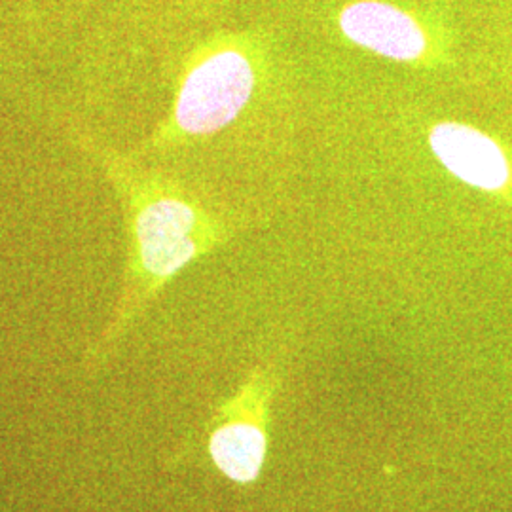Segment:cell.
<instances>
[{
	"instance_id": "3",
	"label": "cell",
	"mask_w": 512,
	"mask_h": 512,
	"mask_svg": "<svg viewBox=\"0 0 512 512\" xmlns=\"http://www.w3.org/2000/svg\"><path fill=\"white\" fill-rule=\"evenodd\" d=\"M279 385V366L256 365L213 416L207 454L220 475L234 484L251 486L262 475L268 456L272 403Z\"/></svg>"
},
{
	"instance_id": "2",
	"label": "cell",
	"mask_w": 512,
	"mask_h": 512,
	"mask_svg": "<svg viewBox=\"0 0 512 512\" xmlns=\"http://www.w3.org/2000/svg\"><path fill=\"white\" fill-rule=\"evenodd\" d=\"M266 73L262 55L245 38H213L184 61L173 103L147 148L169 152L232 126L253 101Z\"/></svg>"
},
{
	"instance_id": "5",
	"label": "cell",
	"mask_w": 512,
	"mask_h": 512,
	"mask_svg": "<svg viewBox=\"0 0 512 512\" xmlns=\"http://www.w3.org/2000/svg\"><path fill=\"white\" fill-rule=\"evenodd\" d=\"M338 27L351 44L395 63L433 67L439 54L427 29L403 8L384 0H355L338 16Z\"/></svg>"
},
{
	"instance_id": "1",
	"label": "cell",
	"mask_w": 512,
	"mask_h": 512,
	"mask_svg": "<svg viewBox=\"0 0 512 512\" xmlns=\"http://www.w3.org/2000/svg\"><path fill=\"white\" fill-rule=\"evenodd\" d=\"M74 135L107 177L128 228L122 291L109 323L86 355L88 370H97L165 287L190 264L226 245L234 226L179 181L145 169L88 133Z\"/></svg>"
},
{
	"instance_id": "4",
	"label": "cell",
	"mask_w": 512,
	"mask_h": 512,
	"mask_svg": "<svg viewBox=\"0 0 512 512\" xmlns=\"http://www.w3.org/2000/svg\"><path fill=\"white\" fill-rule=\"evenodd\" d=\"M427 143L454 179L512 203V152L482 129L442 120L427 129Z\"/></svg>"
}]
</instances>
